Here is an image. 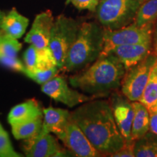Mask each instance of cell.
Listing matches in <instances>:
<instances>
[{"mask_svg":"<svg viewBox=\"0 0 157 157\" xmlns=\"http://www.w3.org/2000/svg\"><path fill=\"white\" fill-rule=\"evenodd\" d=\"M70 119L78 125L94 148L111 156L126 144L116 123L110 103L89 101L70 112Z\"/></svg>","mask_w":157,"mask_h":157,"instance_id":"obj_1","label":"cell"},{"mask_svg":"<svg viewBox=\"0 0 157 157\" xmlns=\"http://www.w3.org/2000/svg\"><path fill=\"white\" fill-rule=\"evenodd\" d=\"M126 69L119 59L109 53L69 77L71 85L94 97L109 95L121 86Z\"/></svg>","mask_w":157,"mask_h":157,"instance_id":"obj_2","label":"cell"},{"mask_svg":"<svg viewBox=\"0 0 157 157\" xmlns=\"http://www.w3.org/2000/svg\"><path fill=\"white\" fill-rule=\"evenodd\" d=\"M103 30L94 23H82L60 71H78L95 62L103 50Z\"/></svg>","mask_w":157,"mask_h":157,"instance_id":"obj_3","label":"cell"},{"mask_svg":"<svg viewBox=\"0 0 157 157\" xmlns=\"http://www.w3.org/2000/svg\"><path fill=\"white\" fill-rule=\"evenodd\" d=\"M146 0H101L97 17L104 29L114 30L135 21L137 12Z\"/></svg>","mask_w":157,"mask_h":157,"instance_id":"obj_4","label":"cell"},{"mask_svg":"<svg viewBox=\"0 0 157 157\" xmlns=\"http://www.w3.org/2000/svg\"><path fill=\"white\" fill-rule=\"evenodd\" d=\"M81 24L76 20L60 15L54 21L48 48L58 67L61 69L71 47L77 36Z\"/></svg>","mask_w":157,"mask_h":157,"instance_id":"obj_5","label":"cell"},{"mask_svg":"<svg viewBox=\"0 0 157 157\" xmlns=\"http://www.w3.org/2000/svg\"><path fill=\"white\" fill-rule=\"evenodd\" d=\"M154 23L137 25L133 22L120 29L110 30L104 29L103 50L100 56H106L116 47L152 42Z\"/></svg>","mask_w":157,"mask_h":157,"instance_id":"obj_6","label":"cell"},{"mask_svg":"<svg viewBox=\"0 0 157 157\" xmlns=\"http://www.w3.org/2000/svg\"><path fill=\"white\" fill-rule=\"evenodd\" d=\"M156 60L157 56L151 52L126 71L121 80V93L130 101H140Z\"/></svg>","mask_w":157,"mask_h":157,"instance_id":"obj_7","label":"cell"},{"mask_svg":"<svg viewBox=\"0 0 157 157\" xmlns=\"http://www.w3.org/2000/svg\"><path fill=\"white\" fill-rule=\"evenodd\" d=\"M41 90L54 101L64 104L69 108L75 107L91 101L93 98L71 88L66 78L58 74L42 84Z\"/></svg>","mask_w":157,"mask_h":157,"instance_id":"obj_8","label":"cell"},{"mask_svg":"<svg viewBox=\"0 0 157 157\" xmlns=\"http://www.w3.org/2000/svg\"><path fill=\"white\" fill-rule=\"evenodd\" d=\"M76 156L96 157L102 154L94 148L76 123L69 120L66 128L56 136Z\"/></svg>","mask_w":157,"mask_h":157,"instance_id":"obj_9","label":"cell"},{"mask_svg":"<svg viewBox=\"0 0 157 157\" xmlns=\"http://www.w3.org/2000/svg\"><path fill=\"white\" fill-rule=\"evenodd\" d=\"M110 105L118 128L124 138L126 142L132 141L131 129L135 115L132 102L126 96L114 93L112 94Z\"/></svg>","mask_w":157,"mask_h":157,"instance_id":"obj_10","label":"cell"},{"mask_svg":"<svg viewBox=\"0 0 157 157\" xmlns=\"http://www.w3.org/2000/svg\"><path fill=\"white\" fill-rule=\"evenodd\" d=\"M54 21L50 10L37 15L32 27L25 37V42L33 45L39 50L48 48Z\"/></svg>","mask_w":157,"mask_h":157,"instance_id":"obj_11","label":"cell"},{"mask_svg":"<svg viewBox=\"0 0 157 157\" xmlns=\"http://www.w3.org/2000/svg\"><path fill=\"white\" fill-rule=\"evenodd\" d=\"M23 150L25 156L29 157L66 156V151L60 146L56 138L50 135V133L25 140Z\"/></svg>","mask_w":157,"mask_h":157,"instance_id":"obj_12","label":"cell"},{"mask_svg":"<svg viewBox=\"0 0 157 157\" xmlns=\"http://www.w3.org/2000/svg\"><path fill=\"white\" fill-rule=\"evenodd\" d=\"M151 52L152 42H146L116 47L109 53L117 57L127 71L140 62Z\"/></svg>","mask_w":157,"mask_h":157,"instance_id":"obj_13","label":"cell"},{"mask_svg":"<svg viewBox=\"0 0 157 157\" xmlns=\"http://www.w3.org/2000/svg\"><path fill=\"white\" fill-rule=\"evenodd\" d=\"M44 119L39 134L36 137L53 133L58 135L61 133L70 120V112L66 109L48 108L43 109Z\"/></svg>","mask_w":157,"mask_h":157,"instance_id":"obj_14","label":"cell"},{"mask_svg":"<svg viewBox=\"0 0 157 157\" xmlns=\"http://www.w3.org/2000/svg\"><path fill=\"white\" fill-rule=\"evenodd\" d=\"M43 117V110L34 99H31L18 104L11 109L8 114V122L10 125L17 124Z\"/></svg>","mask_w":157,"mask_h":157,"instance_id":"obj_15","label":"cell"},{"mask_svg":"<svg viewBox=\"0 0 157 157\" xmlns=\"http://www.w3.org/2000/svg\"><path fill=\"white\" fill-rule=\"evenodd\" d=\"M29 23L27 17L13 8L8 14L3 16L0 23V29L7 36L18 39L25 34Z\"/></svg>","mask_w":157,"mask_h":157,"instance_id":"obj_16","label":"cell"},{"mask_svg":"<svg viewBox=\"0 0 157 157\" xmlns=\"http://www.w3.org/2000/svg\"><path fill=\"white\" fill-rule=\"evenodd\" d=\"M132 105L135 109V115L131 129V139L135 141L149 132L150 115L147 108L140 101L132 102Z\"/></svg>","mask_w":157,"mask_h":157,"instance_id":"obj_17","label":"cell"},{"mask_svg":"<svg viewBox=\"0 0 157 157\" xmlns=\"http://www.w3.org/2000/svg\"><path fill=\"white\" fill-rule=\"evenodd\" d=\"M43 117L17 124L11 125L12 133L17 140H27L37 136L42 126Z\"/></svg>","mask_w":157,"mask_h":157,"instance_id":"obj_18","label":"cell"},{"mask_svg":"<svg viewBox=\"0 0 157 157\" xmlns=\"http://www.w3.org/2000/svg\"><path fill=\"white\" fill-rule=\"evenodd\" d=\"M135 157H157V135L148 132L135 141Z\"/></svg>","mask_w":157,"mask_h":157,"instance_id":"obj_19","label":"cell"},{"mask_svg":"<svg viewBox=\"0 0 157 157\" xmlns=\"http://www.w3.org/2000/svg\"><path fill=\"white\" fill-rule=\"evenodd\" d=\"M157 19V0H146L137 12L134 23L141 26L154 23Z\"/></svg>","mask_w":157,"mask_h":157,"instance_id":"obj_20","label":"cell"},{"mask_svg":"<svg viewBox=\"0 0 157 157\" xmlns=\"http://www.w3.org/2000/svg\"><path fill=\"white\" fill-rule=\"evenodd\" d=\"M22 44L17 39L7 36L2 31H0V55L16 58Z\"/></svg>","mask_w":157,"mask_h":157,"instance_id":"obj_21","label":"cell"},{"mask_svg":"<svg viewBox=\"0 0 157 157\" xmlns=\"http://www.w3.org/2000/svg\"><path fill=\"white\" fill-rule=\"evenodd\" d=\"M60 71V68L58 66H55L47 70L30 71L25 68L24 74L36 82V83L43 84L53 78L54 76L58 75Z\"/></svg>","mask_w":157,"mask_h":157,"instance_id":"obj_22","label":"cell"},{"mask_svg":"<svg viewBox=\"0 0 157 157\" xmlns=\"http://www.w3.org/2000/svg\"><path fill=\"white\" fill-rule=\"evenodd\" d=\"M20 156H21V155L15 151L12 146L9 135L7 132L5 130L0 132V157Z\"/></svg>","mask_w":157,"mask_h":157,"instance_id":"obj_23","label":"cell"},{"mask_svg":"<svg viewBox=\"0 0 157 157\" xmlns=\"http://www.w3.org/2000/svg\"><path fill=\"white\" fill-rule=\"evenodd\" d=\"M39 59V50L31 44V46L25 51L23 55L25 68L30 71L36 70L38 66Z\"/></svg>","mask_w":157,"mask_h":157,"instance_id":"obj_24","label":"cell"},{"mask_svg":"<svg viewBox=\"0 0 157 157\" xmlns=\"http://www.w3.org/2000/svg\"><path fill=\"white\" fill-rule=\"evenodd\" d=\"M0 63L5 67L10 68L15 71L21 72L24 74L25 71V66L22 63V62L16 58L9 57L0 55Z\"/></svg>","mask_w":157,"mask_h":157,"instance_id":"obj_25","label":"cell"},{"mask_svg":"<svg viewBox=\"0 0 157 157\" xmlns=\"http://www.w3.org/2000/svg\"><path fill=\"white\" fill-rule=\"evenodd\" d=\"M68 3H71L80 10H87L94 12L97 9L99 0H67L66 4Z\"/></svg>","mask_w":157,"mask_h":157,"instance_id":"obj_26","label":"cell"},{"mask_svg":"<svg viewBox=\"0 0 157 157\" xmlns=\"http://www.w3.org/2000/svg\"><path fill=\"white\" fill-rule=\"evenodd\" d=\"M135 141H129L126 142V144L120 150L111 154L110 156L112 157H135L134 154Z\"/></svg>","mask_w":157,"mask_h":157,"instance_id":"obj_27","label":"cell"},{"mask_svg":"<svg viewBox=\"0 0 157 157\" xmlns=\"http://www.w3.org/2000/svg\"><path fill=\"white\" fill-rule=\"evenodd\" d=\"M149 115H150L149 132L157 135V113H149Z\"/></svg>","mask_w":157,"mask_h":157,"instance_id":"obj_28","label":"cell"},{"mask_svg":"<svg viewBox=\"0 0 157 157\" xmlns=\"http://www.w3.org/2000/svg\"><path fill=\"white\" fill-rule=\"evenodd\" d=\"M152 52L157 56V28L155 31L154 36V42L152 43Z\"/></svg>","mask_w":157,"mask_h":157,"instance_id":"obj_29","label":"cell"},{"mask_svg":"<svg viewBox=\"0 0 157 157\" xmlns=\"http://www.w3.org/2000/svg\"><path fill=\"white\" fill-rule=\"evenodd\" d=\"M151 74L152 75L154 76V77L157 80V60H156V62L155 63L154 66H153Z\"/></svg>","mask_w":157,"mask_h":157,"instance_id":"obj_30","label":"cell"},{"mask_svg":"<svg viewBox=\"0 0 157 157\" xmlns=\"http://www.w3.org/2000/svg\"><path fill=\"white\" fill-rule=\"evenodd\" d=\"M4 15H5L3 14L2 12L0 11V23H1V21H2V17H3Z\"/></svg>","mask_w":157,"mask_h":157,"instance_id":"obj_31","label":"cell"},{"mask_svg":"<svg viewBox=\"0 0 157 157\" xmlns=\"http://www.w3.org/2000/svg\"><path fill=\"white\" fill-rule=\"evenodd\" d=\"M2 130H4V129H3L2 126V125H1V124H0V132H2Z\"/></svg>","mask_w":157,"mask_h":157,"instance_id":"obj_32","label":"cell"}]
</instances>
